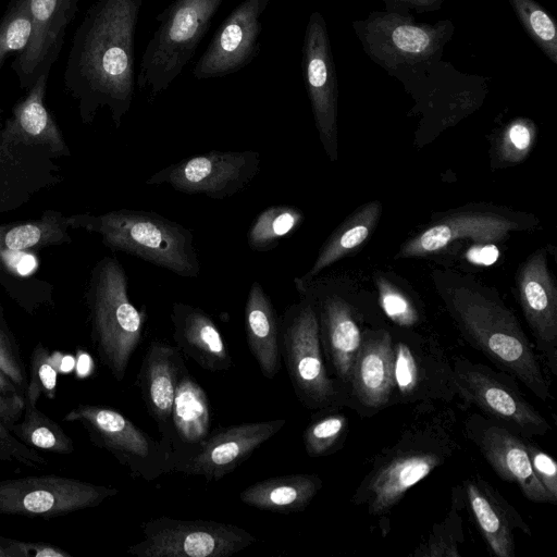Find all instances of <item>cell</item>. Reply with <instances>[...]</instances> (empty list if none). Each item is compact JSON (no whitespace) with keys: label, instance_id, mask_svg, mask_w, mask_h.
Wrapping results in <instances>:
<instances>
[{"label":"cell","instance_id":"1","mask_svg":"<svg viewBox=\"0 0 557 557\" xmlns=\"http://www.w3.org/2000/svg\"><path fill=\"white\" fill-rule=\"evenodd\" d=\"M144 0H97L76 28L63 82L84 124L107 108L116 128L135 92V33Z\"/></svg>","mask_w":557,"mask_h":557},{"label":"cell","instance_id":"2","mask_svg":"<svg viewBox=\"0 0 557 557\" xmlns=\"http://www.w3.org/2000/svg\"><path fill=\"white\" fill-rule=\"evenodd\" d=\"M459 449L455 410L438 403L417 404L397 440L374 457L351 502L383 518Z\"/></svg>","mask_w":557,"mask_h":557},{"label":"cell","instance_id":"3","mask_svg":"<svg viewBox=\"0 0 557 557\" xmlns=\"http://www.w3.org/2000/svg\"><path fill=\"white\" fill-rule=\"evenodd\" d=\"M441 285L438 293L463 338L539 399L549 400L550 389L539 356L516 315L498 295L458 276Z\"/></svg>","mask_w":557,"mask_h":557},{"label":"cell","instance_id":"4","mask_svg":"<svg viewBox=\"0 0 557 557\" xmlns=\"http://www.w3.org/2000/svg\"><path fill=\"white\" fill-rule=\"evenodd\" d=\"M352 25L369 58L407 87L437 83L455 70L442 60L455 29L448 20L416 23L409 13L386 9Z\"/></svg>","mask_w":557,"mask_h":557},{"label":"cell","instance_id":"5","mask_svg":"<svg viewBox=\"0 0 557 557\" xmlns=\"http://www.w3.org/2000/svg\"><path fill=\"white\" fill-rule=\"evenodd\" d=\"M72 230L100 235L104 246L165 269L182 277L200 272L194 235L182 224L156 212L121 209L102 214L69 215Z\"/></svg>","mask_w":557,"mask_h":557},{"label":"cell","instance_id":"6","mask_svg":"<svg viewBox=\"0 0 557 557\" xmlns=\"http://www.w3.org/2000/svg\"><path fill=\"white\" fill-rule=\"evenodd\" d=\"M86 298L94 347L101 363L122 382L143 339L146 308L137 309L132 304L126 272L113 257L95 264Z\"/></svg>","mask_w":557,"mask_h":557},{"label":"cell","instance_id":"7","mask_svg":"<svg viewBox=\"0 0 557 557\" xmlns=\"http://www.w3.org/2000/svg\"><path fill=\"white\" fill-rule=\"evenodd\" d=\"M223 0H174L156 21L159 25L139 63L136 86L157 96L166 90L196 53Z\"/></svg>","mask_w":557,"mask_h":557},{"label":"cell","instance_id":"8","mask_svg":"<svg viewBox=\"0 0 557 557\" xmlns=\"http://www.w3.org/2000/svg\"><path fill=\"white\" fill-rule=\"evenodd\" d=\"M297 293L299 300L280 320L281 356L290 384L305 408L338 409L346 400L325 364L314 304L308 294Z\"/></svg>","mask_w":557,"mask_h":557},{"label":"cell","instance_id":"9","mask_svg":"<svg viewBox=\"0 0 557 557\" xmlns=\"http://www.w3.org/2000/svg\"><path fill=\"white\" fill-rule=\"evenodd\" d=\"M63 420L79 423L94 445L113 455L134 478L153 481L174 472L172 446L161 437L154 440L113 408L78 405Z\"/></svg>","mask_w":557,"mask_h":557},{"label":"cell","instance_id":"10","mask_svg":"<svg viewBox=\"0 0 557 557\" xmlns=\"http://www.w3.org/2000/svg\"><path fill=\"white\" fill-rule=\"evenodd\" d=\"M457 398L466 407L504 424L524 438L544 436L548 421L522 395L517 379L463 356L451 360Z\"/></svg>","mask_w":557,"mask_h":557},{"label":"cell","instance_id":"11","mask_svg":"<svg viewBox=\"0 0 557 557\" xmlns=\"http://www.w3.org/2000/svg\"><path fill=\"white\" fill-rule=\"evenodd\" d=\"M392 333L388 407L420 403L449 404L457 398L453 364L434 341L409 332Z\"/></svg>","mask_w":557,"mask_h":557},{"label":"cell","instance_id":"12","mask_svg":"<svg viewBox=\"0 0 557 557\" xmlns=\"http://www.w3.org/2000/svg\"><path fill=\"white\" fill-rule=\"evenodd\" d=\"M69 156L26 132L10 116L0 128V214L26 205L62 181L55 159Z\"/></svg>","mask_w":557,"mask_h":557},{"label":"cell","instance_id":"13","mask_svg":"<svg viewBox=\"0 0 557 557\" xmlns=\"http://www.w3.org/2000/svg\"><path fill=\"white\" fill-rule=\"evenodd\" d=\"M143 540L126 548L138 557H228L258 540L235 524L166 516L143 525Z\"/></svg>","mask_w":557,"mask_h":557},{"label":"cell","instance_id":"14","mask_svg":"<svg viewBox=\"0 0 557 557\" xmlns=\"http://www.w3.org/2000/svg\"><path fill=\"white\" fill-rule=\"evenodd\" d=\"M294 284L297 292L308 294L314 304L325 364L347 407L351 369L366 330L361 317L332 281L295 277Z\"/></svg>","mask_w":557,"mask_h":557},{"label":"cell","instance_id":"15","mask_svg":"<svg viewBox=\"0 0 557 557\" xmlns=\"http://www.w3.org/2000/svg\"><path fill=\"white\" fill-rule=\"evenodd\" d=\"M119 490L54 474L0 481V515L50 519L99 506Z\"/></svg>","mask_w":557,"mask_h":557},{"label":"cell","instance_id":"16","mask_svg":"<svg viewBox=\"0 0 557 557\" xmlns=\"http://www.w3.org/2000/svg\"><path fill=\"white\" fill-rule=\"evenodd\" d=\"M253 150H212L173 163L146 180V185H169L187 195L221 200L244 189L260 170Z\"/></svg>","mask_w":557,"mask_h":557},{"label":"cell","instance_id":"17","mask_svg":"<svg viewBox=\"0 0 557 557\" xmlns=\"http://www.w3.org/2000/svg\"><path fill=\"white\" fill-rule=\"evenodd\" d=\"M301 67L315 127L327 158L337 160L338 83L326 23L314 11L302 44Z\"/></svg>","mask_w":557,"mask_h":557},{"label":"cell","instance_id":"18","mask_svg":"<svg viewBox=\"0 0 557 557\" xmlns=\"http://www.w3.org/2000/svg\"><path fill=\"white\" fill-rule=\"evenodd\" d=\"M463 433L493 471L502 480L516 483L527 499L556 505L533 472L524 437L480 412L467 417Z\"/></svg>","mask_w":557,"mask_h":557},{"label":"cell","instance_id":"19","mask_svg":"<svg viewBox=\"0 0 557 557\" xmlns=\"http://www.w3.org/2000/svg\"><path fill=\"white\" fill-rule=\"evenodd\" d=\"M270 0H244L221 23L193 69L197 79L236 73L259 53L261 15Z\"/></svg>","mask_w":557,"mask_h":557},{"label":"cell","instance_id":"20","mask_svg":"<svg viewBox=\"0 0 557 557\" xmlns=\"http://www.w3.org/2000/svg\"><path fill=\"white\" fill-rule=\"evenodd\" d=\"M525 223L520 215L496 209L455 210L408 239L396 258L431 256L462 239L495 244L504 240L510 232L522 228Z\"/></svg>","mask_w":557,"mask_h":557},{"label":"cell","instance_id":"21","mask_svg":"<svg viewBox=\"0 0 557 557\" xmlns=\"http://www.w3.org/2000/svg\"><path fill=\"white\" fill-rule=\"evenodd\" d=\"M519 302L541 358L557 375V288L544 249L532 253L517 273Z\"/></svg>","mask_w":557,"mask_h":557},{"label":"cell","instance_id":"22","mask_svg":"<svg viewBox=\"0 0 557 557\" xmlns=\"http://www.w3.org/2000/svg\"><path fill=\"white\" fill-rule=\"evenodd\" d=\"M285 423V419H275L216 429L178 472L200 475L208 481L221 480L281 431Z\"/></svg>","mask_w":557,"mask_h":557},{"label":"cell","instance_id":"23","mask_svg":"<svg viewBox=\"0 0 557 557\" xmlns=\"http://www.w3.org/2000/svg\"><path fill=\"white\" fill-rule=\"evenodd\" d=\"M83 0H28L33 34L16 54L12 69L18 86L29 89L41 73H50L62 50L67 27Z\"/></svg>","mask_w":557,"mask_h":557},{"label":"cell","instance_id":"24","mask_svg":"<svg viewBox=\"0 0 557 557\" xmlns=\"http://www.w3.org/2000/svg\"><path fill=\"white\" fill-rule=\"evenodd\" d=\"M392 333L366 329L354 361L347 407L370 418L388 407L392 382Z\"/></svg>","mask_w":557,"mask_h":557},{"label":"cell","instance_id":"25","mask_svg":"<svg viewBox=\"0 0 557 557\" xmlns=\"http://www.w3.org/2000/svg\"><path fill=\"white\" fill-rule=\"evenodd\" d=\"M187 371L182 351L177 347L161 341H152L147 347L137 374L136 385L146 410L157 423L160 437L169 444L176 389Z\"/></svg>","mask_w":557,"mask_h":557},{"label":"cell","instance_id":"26","mask_svg":"<svg viewBox=\"0 0 557 557\" xmlns=\"http://www.w3.org/2000/svg\"><path fill=\"white\" fill-rule=\"evenodd\" d=\"M462 490L466 505L491 552L497 557H515V530L532 534L520 513L480 475L465 480Z\"/></svg>","mask_w":557,"mask_h":557},{"label":"cell","instance_id":"27","mask_svg":"<svg viewBox=\"0 0 557 557\" xmlns=\"http://www.w3.org/2000/svg\"><path fill=\"white\" fill-rule=\"evenodd\" d=\"M173 338L177 348L200 368L219 372L228 370L232 357L211 317L198 307L176 301L172 306Z\"/></svg>","mask_w":557,"mask_h":557},{"label":"cell","instance_id":"28","mask_svg":"<svg viewBox=\"0 0 557 557\" xmlns=\"http://www.w3.org/2000/svg\"><path fill=\"white\" fill-rule=\"evenodd\" d=\"M210 422L207 394L187 371L176 389L171 413L170 444L175 461L174 472H178L208 437Z\"/></svg>","mask_w":557,"mask_h":557},{"label":"cell","instance_id":"29","mask_svg":"<svg viewBox=\"0 0 557 557\" xmlns=\"http://www.w3.org/2000/svg\"><path fill=\"white\" fill-rule=\"evenodd\" d=\"M245 332L248 348L262 375L274 379L282 358L280 320L269 295L258 281L251 284L246 299Z\"/></svg>","mask_w":557,"mask_h":557},{"label":"cell","instance_id":"30","mask_svg":"<svg viewBox=\"0 0 557 557\" xmlns=\"http://www.w3.org/2000/svg\"><path fill=\"white\" fill-rule=\"evenodd\" d=\"M322 485V479L317 474L273 476L244 488L239 499L257 509L288 515L305 510Z\"/></svg>","mask_w":557,"mask_h":557},{"label":"cell","instance_id":"31","mask_svg":"<svg viewBox=\"0 0 557 557\" xmlns=\"http://www.w3.org/2000/svg\"><path fill=\"white\" fill-rule=\"evenodd\" d=\"M382 212L379 201H371L347 218L325 240L309 271L300 277L309 281L321 271L360 247L374 230Z\"/></svg>","mask_w":557,"mask_h":557},{"label":"cell","instance_id":"32","mask_svg":"<svg viewBox=\"0 0 557 557\" xmlns=\"http://www.w3.org/2000/svg\"><path fill=\"white\" fill-rule=\"evenodd\" d=\"M69 215L46 210L37 220L0 225V248L32 252L49 246L71 243Z\"/></svg>","mask_w":557,"mask_h":557},{"label":"cell","instance_id":"33","mask_svg":"<svg viewBox=\"0 0 557 557\" xmlns=\"http://www.w3.org/2000/svg\"><path fill=\"white\" fill-rule=\"evenodd\" d=\"M34 270L33 252L0 248V284L28 313L51 304V292L35 287V282L27 278Z\"/></svg>","mask_w":557,"mask_h":557},{"label":"cell","instance_id":"34","mask_svg":"<svg viewBox=\"0 0 557 557\" xmlns=\"http://www.w3.org/2000/svg\"><path fill=\"white\" fill-rule=\"evenodd\" d=\"M25 445L50 453L69 455L74 451L72 438L55 421L36 406L25 404L24 417L8 428Z\"/></svg>","mask_w":557,"mask_h":557},{"label":"cell","instance_id":"35","mask_svg":"<svg viewBox=\"0 0 557 557\" xmlns=\"http://www.w3.org/2000/svg\"><path fill=\"white\" fill-rule=\"evenodd\" d=\"M302 221V211L294 206H270L253 220L247 232V244L253 251L272 250L282 238L293 234Z\"/></svg>","mask_w":557,"mask_h":557},{"label":"cell","instance_id":"36","mask_svg":"<svg viewBox=\"0 0 557 557\" xmlns=\"http://www.w3.org/2000/svg\"><path fill=\"white\" fill-rule=\"evenodd\" d=\"M466 500L462 485L453 491L451 506L445 519L433 525L425 542L411 554L414 557H460L458 544L463 541L462 516Z\"/></svg>","mask_w":557,"mask_h":557},{"label":"cell","instance_id":"37","mask_svg":"<svg viewBox=\"0 0 557 557\" xmlns=\"http://www.w3.org/2000/svg\"><path fill=\"white\" fill-rule=\"evenodd\" d=\"M305 429L302 434L306 453L318 458L337 451L348 433L347 417L334 409L322 410Z\"/></svg>","mask_w":557,"mask_h":557},{"label":"cell","instance_id":"38","mask_svg":"<svg viewBox=\"0 0 557 557\" xmlns=\"http://www.w3.org/2000/svg\"><path fill=\"white\" fill-rule=\"evenodd\" d=\"M508 1L529 37L556 64L557 30L552 17L535 0Z\"/></svg>","mask_w":557,"mask_h":557},{"label":"cell","instance_id":"39","mask_svg":"<svg viewBox=\"0 0 557 557\" xmlns=\"http://www.w3.org/2000/svg\"><path fill=\"white\" fill-rule=\"evenodd\" d=\"M63 354L49 349L38 343L32 354L29 362V376L24 391L25 404L36 406L39 397L45 395L48 399L55 398L59 366Z\"/></svg>","mask_w":557,"mask_h":557},{"label":"cell","instance_id":"40","mask_svg":"<svg viewBox=\"0 0 557 557\" xmlns=\"http://www.w3.org/2000/svg\"><path fill=\"white\" fill-rule=\"evenodd\" d=\"M32 34L28 0H11L0 22V70L10 54H18L27 46Z\"/></svg>","mask_w":557,"mask_h":557},{"label":"cell","instance_id":"41","mask_svg":"<svg viewBox=\"0 0 557 557\" xmlns=\"http://www.w3.org/2000/svg\"><path fill=\"white\" fill-rule=\"evenodd\" d=\"M376 284L380 306L389 320L401 329H411L420 322L416 305L404 292L382 276Z\"/></svg>","mask_w":557,"mask_h":557},{"label":"cell","instance_id":"42","mask_svg":"<svg viewBox=\"0 0 557 557\" xmlns=\"http://www.w3.org/2000/svg\"><path fill=\"white\" fill-rule=\"evenodd\" d=\"M534 138L533 123L525 119L511 122L505 129L499 151L505 161H521L530 151Z\"/></svg>","mask_w":557,"mask_h":557},{"label":"cell","instance_id":"43","mask_svg":"<svg viewBox=\"0 0 557 557\" xmlns=\"http://www.w3.org/2000/svg\"><path fill=\"white\" fill-rule=\"evenodd\" d=\"M0 369L24 393L27 376L17 343L0 318Z\"/></svg>","mask_w":557,"mask_h":557},{"label":"cell","instance_id":"44","mask_svg":"<svg viewBox=\"0 0 557 557\" xmlns=\"http://www.w3.org/2000/svg\"><path fill=\"white\" fill-rule=\"evenodd\" d=\"M0 461L20 462L28 467L47 466L48 461L33 447L18 441L0 419Z\"/></svg>","mask_w":557,"mask_h":557},{"label":"cell","instance_id":"45","mask_svg":"<svg viewBox=\"0 0 557 557\" xmlns=\"http://www.w3.org/2000/svg\"><path fill=\"white\" fill-rule=\"evenodd\" d=\"M524 442L535 476L556 504L557 462L549 454L542 450L535 443L531 442L530 438H524Z\"/></svg>","mask_w":557,"mask_h":557},{"label":"cell","instance_id":"46","mask_svg":"<svg viewBox=\"0 0 557 557\" xmlns=\"http://www.w3.org/2000/svg\"><path fill=\"white\" fill-rule=\"evenodd\" d=\"M25 409L24 393L0 369V419L9 428L16 423Z\"/></svg>","mask_w":557,"mask_h":557},{"label":"cell","instance_id":"47","mask_svg":"<svg viewBox=\"0 0 557 557\" xmlns=\"http://www.w3.org/2000/svg\"><path fill=\"white\" fill-rule=\"evenodd\" d=\"M8 557H71L64 549L40 542H23L2 537Z\"/></svg>","mask_w":557,"mask_h":557},{"label":"cell","instance_id":"48","mask_svg":"<svg viewBox=\"0 0 557 557\" xmlns=\"http://www.w3.org/2000/svg\"><path fill=\"white\" fill-rule=\"evenodd\" d=\"M498 249L493 243H475L466 252V258L473 264L491 265L498 258Z\"/></svg>","mask_w":557,"mask_h":557},{"label":"cell","instance_id":"49","mask_svg":"<svg viewBox=\"0 0 557 557\" xmlns=\"http://www.w3.org/2000/svg\"><path fill=\"white\" fill-rule=\"evenodd\" d=\"M387 10L409 13L410 10L428 12L438 10L445 0H381Z\"/></svg>","mask_w":557,"mask_h":557},{"label":"cell","instance_id":"50","mask_svg":"<svg viewBox=\"0 0 557 557\" xmlns=\"http://www.w3.org/2000/svg\"><path fill=\"white\" fill-rule=\"evenodd\" d=\"M91 368V360L88 354L79 350V355L77 354V364L76 372L77 375L84 377L88 375L89 369Z\"/></svg>","mask_w":557,"mask_h":557},{"label":"cell","instance_id":"51","mask_svg":"<svg viewBox=\"0 0 557 557\" xmlns=\"http://www.w3.org/2000/svg\"><path fill=\"white\" fill-rule=\"evenodd\" d=\"M75 367V361L72 356H62L59 372L67 373Z\"/></svg>","mask_w":557,"mask_h":557},{"label":"cell","instance_id":"52","mask_svg":"<svg viewBox=\"0 0 557 557\" xmlns=\"http://www.w3.org/2000/svg\"><path fill=\"white\" fill-rule=\"evenodd\" d=\"M0 557H8L2 537H0Z\"/></svg>","mask_w":557,"mask_h":557}]
</instances>
